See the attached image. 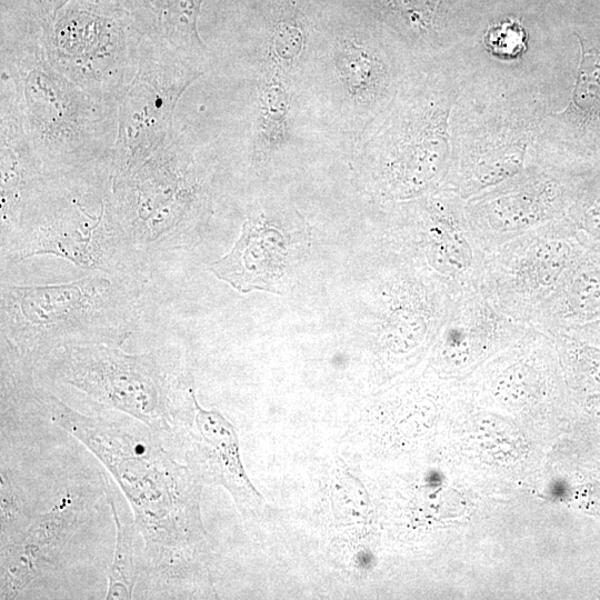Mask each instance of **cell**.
<instances>
[{
	"label": "cell",
	"mask_w": 600,
	"mask_h": 600,
	"mask_svg": "<svg viewBox=\"0 0 600 600\" xmlns=\"http://www.w3.org/2000/svg\"><path fill=\"white\" fill-rule=\"evenodd\" d=\"M33 396L53 424L101 462L128 500L142 541L139 582L164 598L198 593L210 548L197 473L141 422L88 416L37 388Z\"/></svg>",
	"instance_id": "6da1fadb"
},
{
	"label": "cell",
	"mask_w": 600,
	"mask_h": 600,
	"mask_svg": "<svg viewBox=\"0 0 600 600\" xmlns=\"http://www.w3.org/2000/svg\"><path fill=\"white\" fill-rule=\"evenodd\" d=\"M0 38V74L10 81L46 176L112 173L118 108L97 101L54 69L40 36L1 26Z\"/></svg>",
	"instance_id": "7a4b0ae2"
},
{
	"label": "cell",
	"mask_w": 600,
	"mask_h": 600,
	"mask_svg": "<svg viewBox=\"0 0 600 600\" xmlns=\"http://www.w3.org/2000/svg\"><path fill=\"white\" fill-rule=\"evenodd\" d=\"M37 369L143 423L168 448L181 449L192 426L197 398L173 348L127 353L112 344L71 346L46 354Z\"/></svg>",
	"instance_id": "3957f363"
},
{
	"label": "cell",
	"mask_w": 600,
	"mask_h": 600,
	"mask_svg": "<svg viewBox=\"0 0 600 600\" xmlns=\"http://www.w3.org/2000/svg\"><path fill=\"white\" fill-rule=\"evenodd\" d=\"M109 276L60 284H2V357L33 372L40 359L60 348L120 346L132 331L137 300L128 282Z\"/></svg>",
	"instance_id": "277c9868"
},
{
	"label": "cell",
	"mask_w": 600,
	"mask_h": 600,
	"mask_svg": "<svg viewBox=\"0 0 600 600\" xmlns=\"http://www.w3.org/2000/svg\"><path fill=\"white\" fill-rule=\"evenodd\" d=\"M13 261L56 254L111 274L133 247L120 222L108 172L47 178L2 229Z\"/></svg>",
	"instance_id": "5b68a950"
},
{
	"label": "cell",
	"mask_w": 600,
	"mask_h": 600,
	"mask_svg": "<svg viewBox=\"0 0 600 600\" xmlns=\"http://www.w3.org/2000/svg\"><path fill=\"white\" fill-rule=\"evenodd\" d=\"M143 39L120 0H70L40 37L54 69L114 108L136 77Z\"/></svg>",
	"instance_id": "8992f818"
},
{
	"label": "cell",
	"mask_w": 600,
	"mask_h": 600,
	"mask_svg": "<svg viewBox=\"0 0 600 600\" xmlns=\"http://www.w3.org/2000/svg\"><path fill=\"white\" fill-rule=\"evenodd\" d=\"M112 194L133 247L173 243L207 202L187 130L174 123L169 139L153 154L112 174Z\"/></svg>",
	"instance_id": "52a82bcc"
},
{
	"label": "cell",
	"mask_w": 600,
	"mask_h": 600,
	"mask_svg": "<svg viewBox=\"0 0 600 600\" xmlns=\"http://www.w3.org/2000/svg\"><path fill=\"white\" fill-rule=\"evenodd\" d=\"M584 244L566 217L486 253L480 291L503 314L536 328Z\"/></svg>",
	"instance_id": "ba28073f"
},
{
	"label": "cell",
	"mask_w": 600,
	"mask_h": 600,
	"mask_svg": "<svg viewBox=\"0 0 600 600\" xmlns=\"http://www.w3.org/2000/svg\"><path fill=\"white\" fill-rule=\"evenodd\" d=\"M203 74L201 66L143 39L138 71L118 107L112 174L142 163L169 139L181 96Z\"/></svg>",
	"instance_id": "9c48e42d"
},
{
	"label": "cell",
	"mask_w": 600,
	"mask_h": 600,
	"mask_svg": "<svg viewBox=\"0 0 600 600\" xmlns=\"http://www.w3.org/2000/svg\"><path fill=\"white\" fill-rule=\"evenodd\" d=\"M568 191L556 167L528 166L516 176L466 200L471 230L488 252L566 216Z\"/></svg>",
	"instance_id": "30bf717a"
},
{
	"label": "cell",
	"mask_w": 600,
	"mask_h": 600,
	"mask_svg": "<svg viewBox=\"0 0 600 600\" xmlns=\"http://www.w3.org/2000/svg\"><path fill=\"white\" fill-rule=\"evenodd\" d=\"M417 243L430 277L452 299L480 290L486 251L476 239L466 212V199L443 189L422 207Z\"/></svg>",
	"instance_id": "8fae6325"
},
{
	"label": "cell",
	"mask_w": 600,
	"mask_h": 600,
	"mask_svg": "<svg viewBox=\"0 0 600 600\" xmlns=\"http://www.w3.org/2000/svg\"><path fill=\"white\" fill-rule=\"evenodd\" d=\"M84 513V496L68 491L24 528L1 539V599L16 598L58 564Z\"/></svg>",
	"instance_id": "7c38bea8"
},
{
	"label": "cell",
	"mask_w": 600,
	"mask_h": 600,
	"mask_svg": "<svg viewBox=\"0 0 600 600\" xmlns=\"http://www.w3.org/2000/svg\"><path fill=\"white\" fill-rule=\"evenodd\" d=\"M531 327L500 312L480 290L452 300L437 334L436 357L450 372L470 369L520 339Z\"/></svg>",
	"instance_id": "4fadbf2b"
},
{
	"label": "cell",
	"mask_w": 600,
	"mask_h": 600,
	"mask_svg": "<svg viewBox=\"0 0 600 600\" xmlns=\"http://www.w3.org/2000/svg\"><path fill=\"white\" fill-rule=\"evenodd\" d=\"M181 450L200 480L226 488L246 518L259 511L261 496L242 464L237 431L218 410H206L196 400L193 422Z\"/></svg>",
	"instance_id": "5bb4252c"
},
{
	"label": "cell",
	"mask_w": 600,
	"mask_h": 600,
	"mask_svg": "<svg viewBox=\"0 0 600 600\" xmlns=\"http://www.w3.org/2000/svg\"><path fill=\"white\" fill-rule=\"evenodd\" d=\"M287 244L282 233L264 217L249 212L231 251L213 262L214 276L236 290L281 292L286 276Z\"/></svg>",
	"instance_id": "9a60e30c"
},
{
	"label": "cell",
	"mask_w": 600,
	"mask_h": 600,
	"mask_svg": "<svg viewBox=\"0 0 600 600\" xmlns=\"http://www.w3.org/2000/svg\"><path fill=\"white\" fill-rule=\"evenodd\" d=\"M1 228L48 178L31 146L10 84L0 74Z\"/></svg>",
	"instance_id": "2e32d148"
},
{
	"label": "cell",
	"mask_w": 600,
	"mask_h": 600,
	"mask_svg": "<svg viewBox=\"0 0 600 600\" xmlns=\"http://www.w3.org/2000/svg\"><path fill=\"white\" fill-rule=\"evenodd\" d=\"M202 1L120 0L146 39L167 46L201 67L209 57L198 30Z\"/></svg>",
	"instance_id": "e0dca14e"
},
{
	"label": "cell",
	"mask_w": 600,
	"mask_h": 600,
	"mask_svg": "<svg viewBox=\"0 0 600 600\" xmlns=\"http://www.w3.org/2000/svg\"><path fill=\"white\" fill-rule=\"evenodd\" d=\"M600 319V249L586 244L537 329L548 334Z\"/></svg>",
	"instance_id": "ac0fdd59"
},
{
	"label": "cell",
	"mask_w": 600,
	"mask_h": 600,
	"mask_svg": "<svg viewBox=\"0 0 600 600\" xmlns=\"http://www.w3.org/2000/svg\"><path fill=\"white\" fill-rule=\"evenodd\" d=\"M104 479V494L112 511L116 526V546L113 560L108 576L107 600L131 599L133 590L141 578V549L138 543V531L133 520L124 522L117 503V492L113 491L108 477Z\"/></svg>",
	"instance_id": "d6986e66"
},
{
	"label": "cell",
	"mask_w": 600,
	"mask_h": 600,
	"mask_svg": "<svg viewBox=\"0 0 600 600\" xmlns=\"http://www.w3.org/2000/svg\"><path fill=\"white\" fill-rule=\"evenodd\" d=\"M549 336L576 381L584 388L600 389V343L567 331Z\"/></svg>",
	"instance_id": "ffe728a7"
},
{
	"label": "cell",
	"mask_w": 600,
	"mask_h": 600,
	"mask_svg": "<svg viewBox=\"0 0 600 600\" xmlns=\"http://www.w3.org/2000/svg\"><path fill=\"white\" fill-rule=\"evenodd\" d=\"M70 0H1V24L36 34L47 31Z\"/></svg>",
	"instance_id": "44dd1931"
},
{
	"label": "cell",
	"mask_w": 600,
	"mask_h": 600,
	"mask_svg": "<svg viewBox=\"0 0 600 600\" xmlns=\"http://www.w3.org/2000/svg\"><path fill=\"white\" fill-rule=\"evenodd\" d=\"M581 44V59L572 92V104L584 113L600 108V51Z\"/></svg>",
	"instance_id": "7402d4cb"
},
{
	"label": "cell",
	"mask_w": 600,
	"mask_h": 600,
	"mask_svg": "<svg viewBox=\"0 0 600 600\" xmlns=\"http://www.w3.org/2000/svg\"><path fill=\"white\" fill-rule=\"evenodd\" d=\"M287 96L281 86L269 83L260 94L259 136L266 142L282 137Z\"/></svg>",
	"instance_id": "603a6c76"
},
{
	"label": "cell",
	"mask_w": 600,
	"mask_h": 600,
	"mask_svg": "<svg viewBox=\"0 0 600 600\" xmlns=\"http://www.w3.org/2000/svg\"><path fill=\"white\" fill-rule=\"evenodd\" d=\"M526 32L522 24L516 20H506L489 28L484 34L488 50L503 59H513L526 49Z\"/></svg>",
	"instance_id": "cb8c5ba5"
},
{
	"label": "cell",
	"mask_w": 600,
	"mask_h": 600,
	"mask_svg": "<svg viewBox=\"0 0 600 600\" xmlns=\"http://www.w3.org/2000/svg\"><path fill=\"white\" fill-rule=\"evenodd\" d=\"M0 474L1 539H4L24 528L32 516L28 514L19 503L16 491L3 469H1Z\"/></svg>",
	"instance_id": "d4e9b609"
},
{
	"label": "cell",
	"mask_w": 600,
	"mask_h": 600,
	"mask_svg": "<svg viewBox=\"0 0 600 600\" xmlns=\"http://www.w3.org/2000/svg\"><path fill=\"white\" fill-rule=\"evenodd\" d=\"M301 46L302 34L298 24L283 21L277 27L272 38V48L279 58L283 60L294 58L299 53Z\"/></svg>",
	"instance_id": "484cf974"
},
{
	"label": "cell",
	"mask_w": 600,
	"mask_h": 600,
	"mask_svg": "<svg viewBox=\"0 0 600 600\" xmlns=\"http://www.w3.org/2000/svg\"><path fill=\"white\" fill-rule=\"evenodd\" d=\"M403 12L418 23H428L433 14L438 0H397Z\"/></svg>",
	"instance_id": "4316f807"
}]
</instances>
